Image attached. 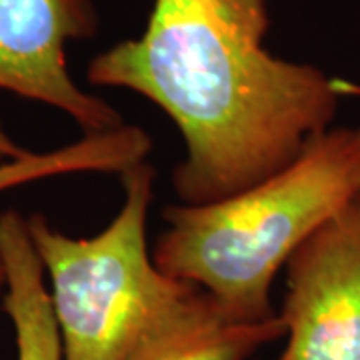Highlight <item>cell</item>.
<instances>
[{
	"instance_id": "6da1fadb",
	"label": "cell",
	"mask_w": 360,
	"mask_h": 360,
	"mask_svg": "<svg viewBox=\"0 0 360 360\" xmlns=\"http://www.w3.org/2000/svg\"><path fill=\"white\" fill-rule=\"evenodd\" d=\"M270 0H155L146 28L96 54L86 78L148 98L176 124L182 205L240 193L330 129L342 86L264 46Z\"/></svg>"
},
{
	"instance_id": "7a4b0ae2",
	"label": "cell",
	"mask_w": 360,
	"mask_h": 360,
	"mask_svg": "<svg viewBox=\"0 0 360 360\" xmlns=\"http://www.w3.org/2000/svg\"><path fill=\"white\" fill-rule=\"evenodd\" d=\"M360 196V127L324 130L278 172L206 205H172L153 257L238 321H266L281 269Z\"/></svg>"
},
{
	"instance_id": "3957f363",
	"label": "cell",
	"mask_w": 360,
	"mask_h": 360,
	"mask_svg": "<svg viewBox=\"0 0 360 360\" xmlns=\"http://www.w3.org/2000/svg\"><path fill=\"white\" fill-rule=\"evenodd\" d=\"M120 179L122 206L94 236H68L52 229L42 214L26 219L51 281L65 360H130L198 290L162 272L148 250L155 168L141 162Z\"/></svg>"
},
{
	"instance_id": "277c9868",
	"label": "cell",
	"mask_w": 360,
	"mask_h": 360,
	"mask_svg": "<svg viewBox=\"0 0 360 360\" xmlns=\"http://www.w3.org/2000/svg\"><path fill=\"white\" fill-rule=\"evenodd\" d=\"M278 360H360V196L286 262Z\"/></svg>"
},
{
	"instance_id": "5b68a950",
	"label": "cell",
	"mask_w": 360,
	"mask_h": 360,
	"mask_svg": "<svg viewBox=\"0 0 360 360\" xmlns=\"http://www.w3.org/2000/svg\"><path fill=\"white\" fill-rule=\"evenodd\" d=\"M96 32L92 0H0V90L63 110L84 134L122 127L115 106L68 72V42Z\"/></svg>"
},
{
	"instance_id": "8992f818",
	"label": "cell",
	"mask_w": 360,
	"mask_h": 360,
	"mask_svg": "<svg viewBox=\"0 0 360 360\" xmlns=\"http://www.w3.org/2000/svg\"><path fill=\"white\" fill-rule=\"evenodd\" d=\"M283 336L281 314L266 321H238L198 288L130 360H250Z\"/></svg>"
},
{
	"instance_id": "52a82bcc",
	"label": "cell",
	"mask_w": 360,
	"mask_h": 360,
	"mask_svg": "<svg viewBox=\"0 0 360 360\" xmlns=\"http://www.w3.org/2000/svg\"><path fill=\"white\" fill-rule=\"evenodd\" d=\"M0 255L6 269L4 310L14 326L18 360H65L44 269L28 222L16 210L0 214Z\"/></svg>"
},
{
	"instance_id": "ba28073f",
	"label": "cell",
	"mask_w": 360,
	"mask_h": 360,
	"mask_svg": "<svg viewBox=\"0 0 360 360\" xmlns=\"http://www.w3.org/2000/svg\"><path fill=\"white\" fill-rule=\"evenodd\" d=\"M150 148V136L136 124L84 134L80 141L63 148L49 153H25L0 162V193L34 180L78 172L122 174L144 162Z\"/></svg>"
},
{
	"instance_id": "9c48e42d",
	"label": "cell",
	"mask_w": 360,
	"mask_h": 360,
	"mask_svg": "<svg viewBox=\"0 0 360 360\" xmlns=\"http://www.w3.org/2000/svg\"><path fill=\"white\" fill-rule=\"evenodd\" d=\"M25 153H28V150L16 146V144L6 136V132L0 129V158H16V156H22Z\"/></svg>"
},
{
	"instance_id": "30bf717a",
	"label": "cell",
	"mask_w": 360,
	"mask_h": 360,
	"mask_svg": "<svg viewBox=\"0 0 360 360\" xmlns=\"http://www.w3.org/2000/svg\"><path fill=\"white\" fill-rule=\"evenodd\" d=\"M6 286V269H4V260H2V255H0V290Z\"/></svg>"
}]
</instances>
